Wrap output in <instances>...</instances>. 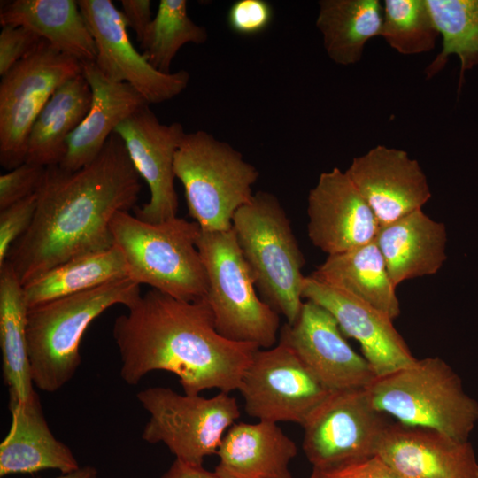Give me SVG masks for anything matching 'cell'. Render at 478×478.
Instances as JSON below:
<instances>
[{
  "instance_id": "obj_5",
  "label": "cell",
  "mask_w": 478,
  "mask_h": 478,
  "mask_svg": "<svg viewBox=\"0 0 478 478\" xmlns=\"http://www.w3.org/2000/svg\"><path fill=\"white\" fill-rule=\"evenodd\" d=\"M372 405L398 423L436 430L468 441L478 422V402L442 358L417 359L375 377L366 388Z\"/></svg>"
},
{
  "instance_id": "obj_33",
  "label": "cell",
  "mask_w": 478,
  "mask_h": 478,
  "mask_svg": "<svg viewBox=\"0 0 478 478\" xmlns=\"http://www.w3.org/2000/svg\"><path fill=\"white\" fill-rule=\"evenodd\" d=\"M37 206L36 193L0 210V267L13 243L30 227Z\"/></svg>"
},
{
  "instance_id": "obj_19",
  "label": "cell",
  "mask_w": 478,
  "mask_h": 478,
  "mask_svg": "<svg viewBox=\"0 0 478 478\" xmlns=\"http://www.w3.org/2000/svg\"><path fill=\"white\" fill-rule=\"evenodd\" d=\"M375 456L399 478H478L471 443L428 428L389 423Z\"/></svg>"
},
{
  "instance_id": "obj_6",
  "label": "cell",
  "mask_w": 478,
  "mask_h": 478,
  "mask_svg": "<svg viewBox=\"0 0 478 478\" xmlns=\"http://www.w3.org/2000/svg\"><path fill=\"white\" fill-rule=\"evenodd\" d=\"M232 228L261 299L293 324L304 303L305 257L280 201L254 193L235 213Z\"/></svg>"
},
{
  "instance_id": "obj_30",
  "label": "cell",
  "mask_w": 478,
  "mask_h": 478,
  "mask_svg": "<svg viewBox=\"0 0 478 478\" xmlns=\"http://www.w3.org/2000/svg\"><path fill=\"white\" fill-rule=\"evenodd\" d=\"M442 36V50L426 67L427 79L441 72L450 56L460 62L458 95L468 70L478 66V0H426Z\"/></svg>"
},
{
  "instance_id": "obj_13",
  "label": "cell",
  "mask_w": 478,
  "mask_h": 478,
  "mask_svg": "<svg viewBox=\"0 0 478 478\" xmlns=\"http://www.w3.org/2000/svg\"><path fill=\"white\" fill-rule=\"evenodd\" d=\"M94 39L98 69L110 80L135 88L150 104H160L180 95L189 82V73L156 70L132 44L121 12L112 0H78Z\"/></svg>"
},
{
  "instance_id": "obj_26",
  "label": "cell",
  "mask_w": 478,
  "mask_h": 478,
  "mask_svg": "<svg viewBox=\"0 0 478 478\" xmlns=\"http://www.w3.org/2000/svg\"><path fill=\"white\" fill-rule=\"evenodd\" d=\"M91 100V89L82 73L58 87L34 122L25 162L44 167L59 165L67 140L86 117Z\"/></svg>"
},
{
  "instance_id": "obj_36",
  "label": "cell",
  "mask_w": 478,
  "mask_h": 478,
  "mask_svg": "<svg viewBox=\"0 0 478 478\" xmlns=\"http://www.w3.org/2000/svg\"><path fill=\"white\" fill-rule=\"evenodd\" d=\"M42 39L23 26H2L0 32V75L33 52Z\"/></svg>"
},
{
  "instance_id": "obj_37",
  "label": "cell",
  "mask_w": 478,
  "mask_h": 478,
  "mask_svg": "<svg viewBox=\"0 0 478 478\" xmlns=\"http://www.w3.org/2000/svg\"><path fill=\"white\" fill-rule=\"evenodd\" d=\"M309 478H399L380 458H370L326 468H312Z\"/></svg>"
},
{
  "instance_id": "obj_20",
  "label": "cell",
  "mask_w": 478,
  "mask_h": 478,
  "mask_svg": "<svg viewBox=\"0 0 478 478\" xmlns=\"http://www.w3.org/2000/svg\"><path fill=\"white\" fill-rule=\"evenodd\" d=\"M81 63L92 100L86 117L69 136L66 156L58 165L68 171L79 170L90 163L120 124L150 104L130 84L108 79L95 61Z\"/></svg>"
},
{
  "instance_id": "obj_1",
  "label": "cell",
  "mask_w": 478,
  "mask_h": 478,
  "mask_svg": "<svg viewBox=\"0 0 478 478\" xmlns=\"http://www.w3.org/2000/svg\"><path fill=\"white\" fill-rule=\"evenodd\" d=\"M141 188V177L115 133L79 170L47 166L32 224L13 243L6 262L24 285L71 258L112 247L111 221L134 207Z\"/></svg>"
},
{
  "instance_id": "obj_17",
  "label": "cell",
  "mask_w": 478,
  "mask_h": 478,
  "mask_svg": "<svg viewBox=\"0 0 478 478\" xmlns=\"http://www.w3.org/2000/svg\"><path fill=\"white\" fill-rule=\"evenodd\" d=\"M345 172L373 211L379 227L422 209L431 197L418 160L403 150L377 145L354 158Z\"/></svg>"
},
{
  "instance_id": "obj_23",
  "label": "cell",
  "mask_w": 478,
  "mask_h": 478,
  "mask_svg": "<svg viewBox=\"0 0 478 478\" xmlns=\"http://www.w3.org/2000/svg\"><path fill=\"white\" fill-rule=\"evenodd\" d=\"M393 284L432 275L447 259V231L443 222L416 210L379 227L374 238Z\"/></svg>"
},
{
  "instance_id": "obj_3",
  "label": "cell",
  "mask_w": 478,
  "mask_h": 478,
  "mask_svg": "<svg viewBox=\"0 0 478 478\" xmlns=\"http://www.w3.org/2000/svg\"><path fill=\"white\" fill-rule=\"evenodd\" d=\"M129 278L54 299L28 309L27 340L33 383L55 392L75 374L81 363V338L101 313L115 305L127 308L141 296Z\"/></svg>"
},
{
  "instance_id": "obj_2",
  "label": "cell",
  "mask_w": 478,
  "mask_h": 478,
  "mask_svg": "<svg viewBox=\"0 0 478 478\" xmlns=\"http://www.w3.org/2000/svg\"><path fill=\"white\" fill-rule=\"evenodd\" d=\"M112 335L127 384L164 370L175 374L184 394L191 396L212 389L237 390L260 349L220 335L205 298L183 301L153 289L115 319Z\"/></svg>"
},
{
  "instance_id": "obj_25",
  "label": "cell",
  "mask_w": 478,
  "mask_h": 478,
  "mask_svg": "<svg viewBox=\"0 0 478 478\" xmlns=\"http://www.w3.org/2000/svg\"><path fill=\"white\" fill-rule=\"evenodd\" d=\"M310 276L354 295L391 320L400 314L397 287L374 240L328 256Z\"/></svg>"
},
{
  "instance_id": "obj_28",
  "label": "cell",
  "mask_w": 478,
  "mask_h": 478,
  "mask_svg": "<svg viewBox=\"0 0 478 478\" xmlns=\"http://www.w3.org/2000/svg\"><path fill=\"white\" fill-rule=\"evenodd\" d=\"M27 305L23 285L7 262L0 267V348L3 377L9 396L26 401L33 382L27 340Z\"/></svg>"
},
{
  "instance_id": "obj_15",
  "label": "cell",
  "mask_w": 478,
  "mask_h": 478,
  "mask_svg": "<svg viewBox=\"0 0 478 478\" xmlns=\"http://www.w3.org/2000/svg\"><path fill=\"white\" fill-rule=\"evenodd\" d=\"M279 342L290 347L329 390L366 388L376 377L363 355L344 338L334 316L306 300L297 320L280 330Z\"/></svg>"
},
{
  "instance_id": "obj_9",
  "label": "cell",
  "mask_w": 478,
  "mask_h": 478,
  "mask_svg": "<svg viewBox=\"0 0 478 478\" xmlns=\"http://www.w3.org/2000/svg\"><path fill=\"white\" fill-rule=\"evenodd\" d=\"M136 397L150 414L142 439L164 443L182 462L203 466L216 454L227 429L240 417L235 397L221 392L206 398L181 395L166 387H150Z\"/></svg>"
},
{
  "instance_id": "obj_8",
  "label": "cell",
  "mask_w": 478,
  "mask_h": 478,
  "mask_svg": "<svg viewBox=\"0 0 478 478\" xmlns=\"http://www.w3.org/2000/svg\"><path fill=\"white\" fill-rule=\"evenodd\" d=\"M207 281L205 299L217 332L262 349L274 346L280 317L260 299L233 228L200 230L197 240Z\"/></svg>"
},
{
  "instance_id": "obj_12",
  "label": "cell",
  "mask_w": 478,
  "mask_h": 478,
  "mask_svg": "<svg viewBox=\"0 0 478 478\" xmlns=\"http://www.w3.org/2000/svg\"><path fill=\"white\" fill-rule=\"evenodd\" d=\"M366 388L333 390L304 424L302 448L312 468L375 456L390 422Z\"/></svg>"
},
{
  "instance_id": "obj_16",
  "label": "cell",
  "mask_w": 478,
  "mask_h": 478,
  "mask_svg": "<svg viewBox=\"0 0 478 478\" xmlns=\"http://www.w3.org/2000/svg\"><path fill=\"white\" fill-rule=\"evenodd\" d=\"M302 297L328 310L343 334L359 343L376 377L416 360L393 326V320L364 300L310 275L304 279Z\"/></svg>"
},
{
  "instance_id": "obj_39",
  "label": "cell",
  "mask_w": 478,
  "mask_h": 478,
  "mask_svg": "<svg viewBox=\"0 0 478 478\" xmlns=\"http://www.w3.org/2000/svg\"><path fill=\"white\" fill-rule=\"evenodd\" d=\"M160 478H220L214 471L210 472L203 466L190 465L175 459Z\"/></svg>"
},
{
  "instance_id": "obj_22",
  "label": "cell",
  "mask_w": 478,
  "mask_h": 478,
  "mask_svg": "<svg viewBox=\"0 0 478 478\" xmlns=\"http://www.w3.org/2000/svg\"><path fill=\"white\" fill-rule=\"evenodd\" d=\"M295 442L277 423H234L216 452L214 472L220 478H292Z\"/></svg>"
},
{
  "instance_id": "obj_18",
  "label": "cell",
  "mask_w": 478,
  "mask_h": 478,
  "mask_svg": "<svg viewBox=\"0 0 478 478\" xmlns=\"http://www.w3.org/2000/svg\"><path fill=\"white\" fill-rule=\"evenodd\" d=\"M307 233L328 256L374 240L377 220L346 172L321 173L307 200Z\"/></svg>"
},
{
  "instance_id": "obj_32",
  "label": "cell",
  "mask_w": 478,
  "mask_h": 478,
  "mask_svg": "<svg viewBox=\"0 0 478 478\" xmlns=\"http://www.w3.org/2000/svg\"><path fill=\"white\" fill-rule=\"evenodd\" d=\"M381 35L402 55L432 50L440 35L426 0H385Z\"/></svg>"
},
{
  "instance_id": "obj_31",
  "label": "cell",
  "mask_w": 478,
  "mask_h": 478,
  "mask_svg": "<svg viewBox=\"0 0 478 478\" xmlns=\"http://www.w3.org/2000/svg\"><path fill=\"white\" fill-rule=\"evenodd\" d=\"M207 38L205 27L189 16L187 1L160 0L140 47L156 70L170 73L171 64L181 47L202 44Z\"/></svg>"
},
{
  "instance_id": "obj_38",
  "label": "cell",
  "mask_w": 478,
  "mask_h": 478,
  "mask_svg": "<svg viewBox=\"0 0 478 478\" xmlns=\"http://www.w3.org/2000/svg\"><path fill=\"white\" fill-rule=\"evenodd\" d=\"M121 13L127 27L135 33L139 42L143 39L152 22L151 2L150 0H121Z\"/></svg>"
},
{
  "instance_id": "obj_29",
  "label": "cell",
  "mask_w": 478,
  "mask_h": 478,
  "mask_svg": "<svg viewBox=\"0 0 478 478\" xmlns=\"http://www.w3.org/2000/svg\"><path fill=\"white\" fill-rule=\"evenodd\" d=\"M127 277L120 249L112 247L71 258L23 285L29 308Z\"/></svg>"
},
{
  "instance_id": "obj_4",
  "label": "cell",
  "mask_w": 478,
  "mask_h": 478,
  "mask_svg": "<svg viewBox=\"0 0 478 478\" xmlns=\"http://www.w3.org/2000/svg\"><path fill=\"white\" fill-rule=\"evenodd\" d=\"M110 227L130 280L183 301L205 298L207 281L197 248L201 230L197 222L176 216L149 223L122 211Z\"/></svg>"
},
{
  "instance_id": "obj_14",
  "label": "cell",
  "mask_w": 478,
  "mask_h": 478,
  "mask_svg": "<svg viewBox=\"0 0 478 478\" xmlns=\"http://www.w3.org/2000/svg\"><path fill=\"white\" fill-rule=\"evenodd\" d=\"M114 133L123 141L136 172L150 189L149 201L135 211V216L149 223L176 217L173 161L186 134L182 124L160 122L146 104L120 124Z\"/></svg>"
},
{
  "instance_id": "obj_7",
  "label": "cell",
  "mask_w": 478,
  "mask_h": 478,
  "mask_svg": "<svg viewBox=\"0 0 478 478\" xmlns=\"http://www.w3.org/2000/svg\"><path fill=\"white\" fill-rule=\"evenodd\" d=\"M173 172L183 186L189 215L206 232L232 228L235 213L251 199L259 176L232 145L204 130L185 134Z\"/></svg>"
},
{
  "instance_id": "obj_10",
  "label": "cell",
  "mask_w": 478,
  "mask_h": 478,
  "mask_svg": "<svg viewBox=\"0 0 478 478\" xmlns=\"http://www.w3.org/2000/svg\"><path fill=\"white\" fill-rule=\"evenodd\" d=\"M81 73V63L42 40L0 82V165L12 170L26 160L31 128L56 89Z\"/></svg>"
},
{
  "instance_id": "obj_27",
  "label": "cell",
  "mask_w": 478,
  "mask_h": 478,
  "mask_svg": "<svg viewBox=\"0 0 478 478\" xmlns=\"http://www.w3.org/2000/svg\"><path fill=\"white\" fill-rule=\"evenodd\" d=\"M382 19L379 0H320L316 27L328 58L350 66L361 60L369 40L381 35Z\"/></svg>"
},
{
  "instance_id": "obj_40",
  "label": "cell",
  "mask_w": 478,
  "mask_h": 478,
  "mask_svg": "<svg viewBox=\"0 0 478 478\" xmlns=\"http://www.w3.org/2000/svg\"><path fill=\"white\" fill-rule=\"evenodd\" d=\"M98 473L96 467L92 466H85L79 467L77 470L67 474H62V475L56 478H97Z\"/></svg>"
},
{
  "instance_id": "obj_11",
  "label": "cell",
  "mask_w": 478,
  "mask_h": 478,
  "mask_svg": "<svg viewBox=\"0 0 478 478\" xmlns=\"http://www.w3.org/2000/svg\"><path fill=\"white\" fill-rule=\"evenodd\" d=\"M237 390L248 415L261 421L293 422L302 427L331 392L281 342L255 352Z\"/></svg>"
},
{
  "instance_id": "obj_24",
  "label": "cell",
  "mask_w": 478,
  "mask_h": 478,
  "mask_svg": "<svg viewBox=\"0 0 478 478\" xmlns=\"http://www.w3.org/2000/svg\"><path fill=\"white\" fill-rule=\"evenodd\" d=\"M0 24L26 27L80 62L96 59V44L78 1H4L0 8Z\"/></svg>"
},
{
  "instance_id": "obj_35",
  "label": "cell",
  "mask_w": 478,
  "mask_h": 478,
  "mask_svg": "<svg viewBox=\"0 0 478 478\" xmlns=\"http://www.w3.org/2000/svg\"><path fill=\"white\" fill-rule=\"evenodd\" d=\"M44 166L24 162L0 176V210L36 193Z\"/></svg>"
},
{
  "instance_id": "obj_21",
  "label": "cell",
  "mask_w": 478,
  "mask_h": 478,
  "mask_svg": "<svg viewBox=\"0 0 478 478\" xmlns=\"http://www.w3.org/2000/svg\"><path fill=\"white\" fill-rule=\"evenodd\" d=\"M12 424L0 443V476L57 469L62 474L80 466L70 448L58 440L43 415L34 390L26 401L9 396Z\"/></svg>"
},
{
  "instance_id": "obj_34",
  "label": "cell",
  "mask_w": 478,
  "mask_h": 478,
  "mask_svg": "<svg viewBox=\"0 0 478 478\" xmlns=\"http://www.w3.org/2000/svg\"><path fill=\"white\" fill-rule=\"evenodd\" d=\"M273 19V6L266 0H237L227 13L228 27L235 34L247 36L265 31Z\"/></svg>"
}]
</instances>
